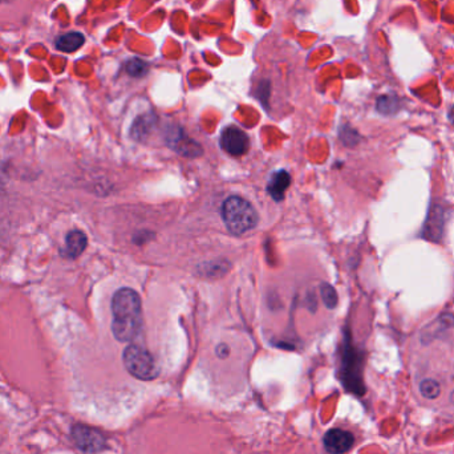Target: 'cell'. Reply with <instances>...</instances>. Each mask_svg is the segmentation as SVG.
<instances>
[{"mask_svg":"<svg viewBox=\"0 0 454 454\" xmlns=\"http://www.w3.org/2000/svg\"><path fill=\"white\" fill-rule=\"evenodd\" d=\"M112 332L121 343H132L143 328V301L132 289H120L112 298Z\"/></svg>","mask_w":454,"mask_h":454,"instance_id":"obj_1","label":"cell"},{"mask_svg":"<svg viewBox=\"0 0 454 454\" xmlns=\"http://www.w3.org/2000/svg\"><path fill=\"white\" fill-rule=\"evenodd\" d=\"M222 219L230 234L243 236L258 225V213L245 198L231 196L222 205Z\"/></svg>","mask_w":454,"mask_h":454,"instance_id":"obj_2","label":"cell"},{"mask_svg":"<svg viewBox=\"0 0 454 454\" xmlns=\"http://www.w3.org/2000/svg\"><path fill=\"white\" fill-rule=\"evenodd\" d=\"M123 360L126 371L138 380L152 382L160 375V367L153 355L140 345H128L125 348Z\"/></svg>","mask_w":454,"mask_h":454,"instance_id":"obj_3","label":"cell"},{"mask_svg":"<svg viewBox=\"0 0 454 454\" xmlns=\"http://www.w3.org/2000/svg\"><path fill=\"white\" fill-rule=\"evenodd\" d=\"M340 380L347 392L355 396H362L365 393V385L362 382V358L348 344L344 347L341 358Z\"/></svg>","mask_w":454,"mask_h":454,"instance_id":"obj_4","label":"cell"},{"mask_svg":"<svg viewBox=\"0 0 454 454\" xmlns=\"http://www.w3.org/2000/svg\"><path fill=\"white\" fill-rule=\"evenodd\" d=\"M72 438L76 446L85 453H99L106 448V438L101 432L82 423L73 426Z\"/></svg>","mask_w":454,"mask_h":454,"instance_id":"obj_5","label":"cell"},{"mask_svg":"<svg viewBox=\"0 0 454 454\" xmlns=\"http://www.w3.org/2000/svg\"><path fill=\"white\" fill-rule=\"evenodd\" d=\"M326 450L331 454H344L350 452L355 444V437L351 432L339 428L330 429L323 437Z\"/></svg>","mask_w":454,"mask_h":454,"instance_id":"obj_6","label":"cell"},{"mask_svg":"<svg viewBox=\"0 0 454 454\" xmlns=\"http://www.w3.org/2000/svg\"><path fill=\"white\" fill-rule=\"evenodd\" d=\"M223 150L231 155H243L248 150V137L242 129L228 126L221 137Z\"/></svg>","mask_w":454,"mask_h":454,"instance_id":"obj_7","label":"cell"},{"mask_svg":"<svg viewBox=\"0 0 454 454\" xmlns=\"http://www.w3.org/2000/svg\"><path fill=\"white\" fill-rule=\"evenodd\" d=\"M167 144L170 145L172 149H175L177 153L186 155V157H196L202 153V148L196 141L190 140L186 137L181 131L179 132H172L167 137Z\"/></svg>","mask_w":454,"mask_h":454,"instance_id":"obj_8","label":"cell"},{"mask_svg":"<svg viewBox=\"0 0 454 454\" xmlns=\"http://www.w3.org/2000/svg\"><path fill=\"white\" fill-rule=\"evenodd\" d=\"M88 239L83 231L72 230L65 237V246L62 250V258L76 259L80 257L87 248Z\"/></svg>","mask_w":454,"mask_h":454,"instance_id":"obj_9","label":"cell"},{"mask_svg":"<svg viewBox=\"0 0 454 454\" xmlns=\"http://www.w3.org/2000/svg\"><path fill=\"white\" fill-rule=\"evenodd\" d=\"M289 185H291V176L286 170H279L270 178L267 192L275 201H280V199H283L284 193L289 189Z\"/></svg>","mask_w":454,"mask_h":454,"instance_id":"obj_10","label":"cell"},{"mask_svg":"<svg viewBox=\"0 0 454 454\" xmlns=\"http://www.w3.org/2000/svg\"><path fill=\"white\" fill-rule=\"evenodd\" d=\"M84 42H85V39H84L83 33L70 32V33H65L57 39L56 47L60 51L72 53V52L77 51L79 48H82Z\"/></svg>","mask_w":454,"mask_h":454,"instance_id":"obj_11","label":"cell"},{"mask_svg":"<svg viewBox=\"0 0 454 454\" xmlns=\"http://www.w3.org/2000/svg\"><path fill=\"white\" fill-rule=\"evenodd\" d=\"M153 125V116L152 114H146L140 118H137L132 128V137L135 140H144L146 135H149V131Z\"/></svg>","mask_w":454,"mask_h":454,"instance_id":"obj_12","label":"cell"},{"mask_svg":"<svg viewBox=\"0 0 454 454\" xmlns=\"http://www.w3.org/2000/svg\"><path fill=\"white\" fill-rule=\"evenodd\" d=\"M420 393L428 400H434L441 393V385L434 379H425L420 382Z\"/></svg>","mask_w":454,"mask_h":454,"instance_id":"obj_13","label":"cell"},{"mask_svg":"<svg viewBox=\"0 0 454 454\" xmlns=\"http://www.w3.org/2000/svg\"><path fill=\"white\" fill-rule=\"evenodd\" d=\"M125 70L126 72L129 73L132 77H143L149 70V65L148 62L143 60V59H138V57H133L131 60H128V62L125 64Z\"/></svg>","mask_w":454,"mask_h":454,"instance_id":"obj_14","label":"cell"},{"mask_svg":"<svg viewBox=\"0 0 454 454\" xmlns=\"http://www.w3.org/2000/svg\"><path fill=\"white\" fill-rule=\"evenodd\" d=\"M320 291H321V299L324 301V304L328 309H335L338 304V294L335 289L328 283H323L320 286Z\"/></svg>","mask_w":454,"mask_h":454,"instance_id":"obj_15","label":"cell"},{"mask_svg":"<svg viewBox=\"0 0 454 454\" xmlns=\"http://www.w3.org/2000/svg\"><path fill=\"white\" fill-rule=\"evenodd\" d=\"M397 99L394 96H382L377 100V109L382 114H392L397 109Z\"/></svg>","mask_w":454,"mask_h":454,"instance_id":"obj_16","label":"cell"},{"mask_svg":"<svg viewBox=\"0 0 454 454\" xmlns=\"http://www.w3.org/2000/svg\"><path fill=\"white\" fill-rule=\"evenodd\" d=\"M217 355L221 359H225L228 356V347L226 344H219L217 347Z\"/></svg>","mask_w":454,"mask_h":454,"instance_id":"obj_17","label":"cell"},{"mask_svg":"<svg viewBox=\"0 0 454 454\" xmlns=\"http://www.w3.org/2000/svg\"><path fill=\"white\" fill-rule=\"evenodd\" d=\"M450 118H452V121H453V124H454V106H453V109H452V112H450Z\"/></svg>","mask_w":454,"mask_h":454,"instance_id":"obj_18","label":"cell"}]
</instances>
